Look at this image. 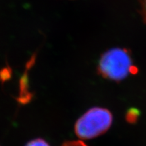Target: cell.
Listing matches in <instances>:
<instances>
[{
  "label": "cell",
  "instance_id": "obj_1",
  "mask_svg": "<svg viewBox=\"0 0 146 146\" xmlns=\"http://www.w3.org/2000/svg\"><path fill=\"white\" fill-rule=\"evenodd\" d=\"M112 120V115L108 110L94 108L78 118L74 126V132L81 139L97 137L108 130Z\"/></svg>",
  "mask_w": 146,
  "mask_h": 146
},
{
  "label": "cell",
  "instance_id": "obj_2",
  "mask_svg": "<svg viewBox=\"0 0 146 146\" xmlns=\"http://www.w3.org/2000/svg\"><path fill=\"white\" fill-rule=\"evenodd\" d=\"M131 66V58L125 50L112 49L102 56L98 70L104 77L120 81L129 74Z\"/></svg>",
  "mask_w": 146,
  "mask_h": 146
},
{
  "label": "cell",
  "instance_id": "obj_3",
  "mask_svg": "<svg viewBox=\"0 0 146 146\" xmlns=\"http://www.w3.org/2000/svg\"><path fill=\"white\" fill-rule=\"evenodd\" d=\"M26 146H50L45 140L41 139H36L29 141Z\"/></svg>",
  "mask_w": 146,
  "mask_h": 146
},
{
  "label": "cell",
  "instance_id": "obj_4",
  "mask_svg": "<svg viewBox=\"0 0 146 146\" xmlns=\"http://www.w3.org/2000/svg\"><path fill=\"white\" fill-rule=\"evenodd\" d=\"M61 146H87L82 141H70L64 142Z\"/></svg>",
  "mask_w": 146,
  "mask_h": 146
},
{
  "label": "cell",
  "instance_id": "obj_5",
  "mask_svg": "<svg viewBox=\"0 0 146 146\" xmlns=\"http://www.w3.org/2000/svg\"><path fill=\"white\" fill-rule=\"evenodd\" d=\"M141 14L144 21L146 23V0H142L141 3Z\"/></svg>",
  "mask_w": 146,
  "mask_h": 146
}]
</instances>
